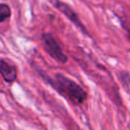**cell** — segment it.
<instances>
[{"mask_svg": "<svg viewBox=\"0 0 130 130\" xmlns=\"http://www.w3.org/2000/svg\"><path fill=\"white\" fill-rule=\"evenodd\" d=\"M38 74L48 83L50 84L60 95L64 96L73 105L79 106L82 105L87 99L86 90L78 84L73 79L64 75L61 72H57L54 76L48 75L44 70L36 68Z\"/></svg>", "mask_w": 130, "mask_h": 130, "instance_id": "obj_1", "label": "cell"}, {"mask_svg": "<svg viewBox=\"0 0 130 130\" xmlns=\"http://www.w3.org/2000/svg\"><path fill=\"white\" fill-rule=\"evenodd\" d=\"M41 40L45 51L53 60L61 64H66L68 62V56L63 52L60 44L51 32H43L41 35Z\"/></svg>", "mask_w": 130, "mask_h": 130, "instance_id": "obj_2", "label": "cell"}, {"mask_svg": "<svg viewBox=\"0 0 130 130\" xmlns=\"http://www.w3.org/2000/svg\"><path fill=\"white\" fill-rule=\"evenodd\" d=\"M60 13H62L70 22H72L79 30H81V32L87 37H90V34L88 32L87 28L85 27V25L83 24V22L80 20L78 14L73 10V8L68 5L66 2H63L62 0H48Z\"/></svg>", "mask_w": 130, "mask_h": 130, "instance_id": "obj_3", "label": "cell"}, {"mask_svg": "<svg viewBox=\"0 0 130 130\" xmlns=\"http://www.w3.org/2000/svg\"><path fill=\"white\" fill-rule=\"evenodd\" d=\"M0 72L3 80L7 83H13L17 78V68L4 58L0 59Z\"/></svg>", "mask_w": 130, "mask_h": 130, "instance_id": "obj_4", "label": "cell"}, {"mask_svg": "<svg viewBox=\"0 0 130 130\" xmlns=\"http://www.w3.org/2000/svg\"><path fill=\"white\" fill-rule=\"evenodd\" d=\"M11 16V8L7 3L2 2L0 4V23H3Z\"/></svg>", "mask_w": 130, "mask_h": 130, "instance_id": "obj_5", "label": "cell"}, {"mask_svg": "<svg viewBox=\"0 0 130 130\" xmlns=\"http://www.w3.org/2000/svg\"><path fill=\"white\" fill-rule=\"evenodd\" d=\"M118 78L124 87L130 89V73L127 71H120L118 73Z\"/></svg>", "mask_w": 130, "mask_h": 130, "instance_id": "obj_6", "label": "cell"}, {"mask_svg": "<svg viewBox=\"0 0 130 130\" xmlns=\"http://www.w3.org/2000/svg\"><path fill=\"white\" fill-rule=\"evenodd\" d=\"M116 17H117V19L119 20V22H120L122 28L127 32L128 37L130 38V19H128V18H123V17L119 16L118 14H116Z\"/></svg>", "mask_w": 130, "mask_h": 130, "instance_id": "obj_7", "label": "cell"}]
</instances>
